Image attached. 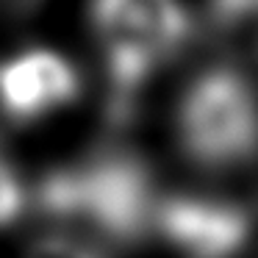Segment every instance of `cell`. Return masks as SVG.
I'll use <instances>...</instances> for the list:
<instances>
[{"mask_svg":"<svg viewBox=\"0 0 258 258\" xmlns=\"http://www.w3.org/2000/svg\"><path fill=\"white\" fill-rule=\"evenodd\" d=\"M161 191L145 158L128 147H103L56 167L36 189V208L53 233H64L106 252L150 239Z\"/></svg>","mask_w":258,"mask_h":258,"instance_id":"cell-1","label":"cell"},{"mask_svg":"<svg viewBox=\"0 0 258 258\" xmlns=\"http://www.w3.org/2000/svg\"><path fill=\"white\" fill-rule=\"evenodd\" d=\"M172 134L180 156L211 175L258 164V81L233 61L200 67L178 92Z\"/></svg>","mask_w":258,"mask_h":258,"instance_id":"cell-2","label":"cell"},{"mask_svg":"<svg viewBox=\"0 0 258 258\" xmlns=\"http://www.w3.org/2000/svg\"><path fill=\"white\" fill-rule=\"evenodd\" d=\"M95 36L108 86V117L125 122L153 78L180 56L191 36L183 0H89Z\"/></svg>","mask_w":258,"mask_h":258,"instance_id":"cell-3","label":"cell"},{"mask_svg":"<svg viewBox=\"0 0 258 258\" xmlns=\"http://www.w3.org/2000/svg\"><path fill=\"white\" fill-rule=\"evenodd\" d=\"M252 230V211L241 203L195 191H161L150 239L178 258H239L250 247Z\"/></svg>","mask_w":258,"mask_h":258,"instance_id":"cell-4","label":"cell"},{"mask_svg":"<svg viewBox=\"0 0 258 258\" xmlns=\"http://www.w3.org/2000/svg\"><path fill=\"white\" fill-rule=\"evenodd\" d=\"M81 73L64 53L28 47L0 64V114L14 125H36L81 97Z\"/></svg>","mask_w":258,"mask_h":258,"instance_id":"cell-5","label":"cell"},{"mask_svg":"<svg viewBox=\"0 0 258 258\" xmlns=\"http://www.w3.org/2000/svg\"><path fill=\"white\" fill-rule=\"evenodd\" d=\"M25 211V186L14 169L12 158L0 145V228L17 222Z\"/></svg>","mask_w":258,"mask_h":258,"instance_id":"cell-6","label":"cell"},{"mask_svg":"<svg viewBox=\"0 0 258 258\" xmlns=\"http://www.w3.org/2000/svg\"><path fill=\"white\" fill-rule=\"evenodd\" d=\"M23 258H106V255L100 250H95V247L73 239V236L47 233V236H39L25 250Z\"/></svg>","mask_w":258,"mask_h":258,"instance_id":"cell-7","label":"cell"},{"mask_svg":"<svg viewBox=\"0 0 258 258\" xmlns=\"http://www.w3.org/2000/svg\"><path fill=\"white\" fill-rule=\"evenodd\" d=\"M214 20L222 25H239L258 20V0H208Z\"/></svg>","mask_w":258,"mask_h":258,"instance_id":"cell-8","label":"cell"},{"mask_svg":"<svg viewBox=\"0 0 258 258\" xmlns=\"http://www.w3.org/2000/svg\"><path fill=\"white\" fill-rule=\"evenodd\" d=\"M34 0H0V14L9 12H20V9H28Z\"/></svg>","mask_w":258,"mask_h":258,"instance_id":"cell-9","label":"cell"}]
</instances>
